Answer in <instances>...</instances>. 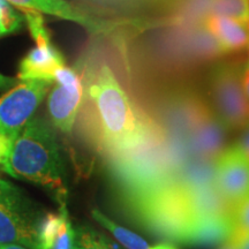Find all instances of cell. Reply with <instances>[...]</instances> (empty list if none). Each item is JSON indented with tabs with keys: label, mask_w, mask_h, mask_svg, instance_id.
Returning <instances> with one entry per match:
<instances>
[{
	"label": "cell",
	"mask_w": 249,
	"mask_h": 249,
	"mask_svg": "<svg viewBox=\"0 0 249 249\" xmlns=\"http://www.w3.org/2000/svg\"><path fill=\"white\" fill-rule=\"evenodd\" d=\"M74 236H75V232L73 231L70 220L66 217L61 224L60 231H59L57 240L54 242L53 249H71Z\"/></svg>",
	"instance_id": "cell-21"
},
{
	"label": "cell",
	"mask_w": 249,
	"mask_h": 249,
	"mask_svg": "<svg viewBox=\"0 0 249 249\" xmlns=\"http://www.w3.org/2000/svg\"><path fill=\"white\" fill-rule=\"evenodd\" d=\"M23 15L5 0H0V36L17 33L23 23Z\"/></svg>",
	"instance_id": "cell-17"
},
{
	"label": "cell",
	"mask_w": 249,
	"mask_h": 249,
	"mask_svg": "<svg viewBox=\"0 0 249 249\" xmlns=\"http://www.w3.org/2000/svg\"><path fill=\"white\" fill-rule=\"evenodd\" d=\"M241 83H242V88H244L246 96H247V98L249 99V65L245 68L244 71H242Z\"/></svg>",
	"instance_id": "cell-26"
},
{
	"label": "cell",
	"mask_w": 249,
	"mask_h": 249,
	"mask_svg": "<svg viewBox=\"0 0 249 249\" xmlns=\"http://www.w3.org/2000/svg\"><path fill=\"white\" fill-rule=\"evenodd\" d=\"M52 85V81L18 80L9 88L0 97V133L17 139Z\"/></svg>",
	"instance_id": "cell-6"
},
{
	"label": "cell",
	"mask_w": 249,
	"mask_h": 249,
	"mask_svg": "<svg viewBox=\"0 0 249 249\" xmlns=\"http://www.w3.org/2000/svg\"><path fill=\"white\" fill-rule=\"evenodd\" d=\"M18 11H35L37 13L70 21L85 28L90 36L108 35L117 27L133 23V21H112L91 15L86 9L67 0H5Z\"/></svg>",
	"instance_id": "cell-9"
},
{
	"label": "cell",
	"mask_w": 249,
	"mask_h": 249,
	"mask_svg": "<svg viewBox=\"0 0 249 249\" xmlns=\"http://www.w3.org/2000/svg\"><path fill=\"white\" fill-rule=\"evenodd\" d=\"M202 26L218 43L223 54L240 52L249 48V26L233 18L209 15Z\"/></svg>",
	"instance_id": "cell-12"
},
{
	"label": "cell",
	"mask_w": 249,
	"mask_h": 249,
	"mask_svg": "<svg viewBox=\"0 0 249 249\" xmlns=\"http://www.w3.org/2000/svg\"><path fill=\"white\" fill-rule=\"evenodd\" d=\"M0 249H26L18 244H0Z\"/></svg>",
	"instance_id": "cell-27"
},
{
	"label": "cell",
	"mask_w": 249,
	"mask_h": 249,
	"mask_svg": "<svg viewBox=\"0 0 249 249\" xmlns=\"http://www.w3.org/2000/svg\"><path fill=\"white\" fill-rule=\"evenodd\" d=\"M87 4L97 6L110 11H133L140 9L144 6L157 4L158 0H81Z\"/></svg>",
	"instance_id": "cell-20"
},
{
	"label": "cell",
	"mask_w": 249,
	"mask_h": 249,
	"mask_svg": "<svg viewBox=\"0 0 249 249\" xmlns=\"http://www.w3.org/2000/svg\"><path fill=\"white\" fill-rule=\"evenodd\" d=\"M219 249H236V247L231 240H227L224 244H222Z\"/></svg>",
	"instance_id": "cell-28"
},
{
	"label": "cell",
	"mask_w": 249,
	"mask_h": 249,
	"mask_svg": "<svg viewBox=\"0 0 249 249\" xmlns=\"http://www.w3.org/2000/svg\"><path fill=\"white\" fill-rule=\"evenodd\" d=\"M18 82V77L7 76V75H4V74L0 73V90L12 88V87L17 85Z\"/></svg>",
	"instance_id": "cell-25"
},
{
	"label": "cell",
	"mask_w": 249,
	"mask_h": 249,
	"mask_svg": "<svg viewBox=\"0 0 249 249\" xmlns=\"http://www.w3.org/2000/svg\"><path fill=\"white\" fill-rule=\"evenodd\" d=\"M130 197L141 220L152 231L170 240L185 242L195 217L188 194L174 179Z\"/></svg>",
	"instance_id": "cell-3"
},
{
	"label": "cell",
	"mask_w": 249,
	"mask_h": 249,
	"mask_svg": "<svg viewBox=\"0 0 249 249\" xmlns=\"http://www.w3.org/2000/svg\"><path fill=\"white\" fill-rule=\"evenodd\" d=\"M209 15L230 18L249 26V0H210Z\"/></svg>",
	"instance_id": "cell-15"
},
{
	"label": "cell",
	"mask_w": 249,
	"mask_h": 249,
	"mask_svg": "<svg viewBox=\"0 0 249 249\" xmlns=\"http://www.w3.org/2000/svg\"><path fill=\"white\" fill-rule=\"evenodd\" d=\"M227 130L211 107L200 101L187 138L189 158L214 161L226 148Z\"/></svg>",
	"instance_id": "cell-10"
},
{
	"label": "cell",
	"mask_w": 249,
	"mask_h": 249,
	"mask_svg": "<svg viewBox=\"0 0 249 249\" xmlns=\"http://www.w3.org/2000/svg\"><path fill=\"white\" fill-rule=\"evenodd\" d=\"M81 75V130L99 152L111 160L164 138L160 127L134 104L107 64L88 66Z\"/></svg>",
	"instance_id": "cell-1"
},
{
	"label": "cell",
	"mask_w": 249,
	"mask_h": 249,
	"mask_svg": "<svg viewBox=\"0 0 249 249\" xmlns=\"http://www.w3.org/2000/svg\"><path fill=\"white\" fill-rule=\"evenodd\" d=\"M244 70L235 62H224L211 71L209 97L216 116L229 130H241L249 124V99L242 88Z\"/></svg>",
	"instance_id": "cell-4"
},
{
	"label": "cell",
	"mask_w": 249,
	"mask_h": 249,
	"mask_svg": "<svg viewBox=\"0 0 249 249\" xmlns=\"http://www.w3.org/2000/svg\"><path fill=\"white\" fill-rule=\"evenodd\" d=\"M233 232L231 236L249 234V195L233 205L231 211Z\"/></svg>",
	"instance_id": "cell-18"
},
{
	"label": "cell",
	"mask_w": 249,
	"mask_h": 249,
	"mask_svg": "<svg viewBox=\"0 0 249 249\" xmlns=\"http://www.w3.org/2000/svg\"><path fill=\"white\" fill-rule=\"evenodd\" d=\"M22 15L36 46L21 60L18 80H45L53 82L57 71L66 66L64 57L51 43L43 15L34 11H23Z\"/></svg>",
	"instance_id": "cell-7"
},
{
	"label": "cell",
	"mask_w": 249,
	"mask_h": 249,
	"mask_svg": "<svg viewBox=\"0 0 249 249\" xmlns=\"http://www.w3.org/2000/svg\"><path fill=\"white\" fill-rule=\"evenodd\" d=\"M66 217L67 213L65 210H62L60 214L46 213L44 217H42L37 230L38 249H53L61 224Z\"/></svg>",
	"instance_id": "cell-16"
},
{
	"label": "cell",
	"mask_w": 249,
	"mask_h": 249,
	"mask_svg": "<svg viewBox=\"0 0 249 249\" xmlns=\"http://www.w3.org/2000/svg\"><path fill=\"white\" fill-rule=\"evenodd\" d=\"M42 217L18 187L0 179V244L38 249L37 230Z\"/></svg>",
	"instance_id": "cell-5"
},
{
	"label": "cell",
	"mask_w": 249,
	"mask_h": 249,
	"mask_svg": "<svg viewBox=\"0 0 249 249\" xmlns=\"http://www.w3.org/2000/svg\"><path fill=\"white\" fill-rule=\"evenodd\" d=\"M14 141L15 138L0 133V165H1V167H4L7 164Z\"/></svg>",
	"instance_id": "cell-22"
},
{
	"label": "cell",
	"mask_w": 249,
	"mask_h": 249,
	"mask_svg": "<svg viewBox=\"0 0 249 249\" xmlns=\"http://www.w3.org/2000/svg\"><path fill=\"white\" fill-rule=\"evenodd\" d=\"M91 214L102 226H104L105 229H107L113 234L114 238L120 244H123L124 247H126L127 249H149L148 242L144 239L129 231V230L112 222L110 218H107L99 210H92Z\"/></svg>",
	"instance_id": "cell-14"
},
{
	"label": "cell",
	"mask_w": 249,
	"mask_h": 249,
	"mask_svg": "<svg viewBox=\"0 0 249 249\" xmlns=\"http://www.w3.org/2000/svg\"><path fill=\"white\" fill-rule=\"evenodd\" d=\"M160 1H165V2H169L170 0H158V2H160ZM174 1H177V0H174Z\"/></svg>",
	"instance_id": "cell-30"
},
{
	"label": "cell",
	"mask_w": 249,
	"mask_h": 249,
	"mask_svg": "<svg viewBox=\"0 0 249 249\" xmlns=\"http://www.w3.org/2000/svg\"><path fill=\"white\" fill-rule=\"evenodd\" d=\"M232 232L233 224L231 214L197 218L192 224L183 244L198 246V247H210V246L224 244L231 238Z\"/></svg>",
	"instance_id": "cell-13"
},
{
	"label": "cell",
	"mask_w": 249,
	"mask_h": 249,
	"mask_svg": "<svg viewBox=\"0 0 249 249\" xmlns=\"http://www.w3.org/2000/svg\"><path fill=\"white\" fill-rule=\"evenodd\" d=\"M149 249H176V248L169 244H160V245L154 246V247H149Z\"/></svg>",
	"instance_id": "cell-29"
},
{
	"label": "cell",
	"mask_w": 249,
	"mask_h": 249,
	"mask_svg": "<svg viewBox=\"0 0 249 249\" xmlns=\"http://www.w3.org/2000/svg\"><path fill=\"white\" fill-rule=\"evenodd\" d=\"M236 144H238V147L241 149L242 152L247 156L249 160V124L245 128L241 129L240 138H239Z\"/></svg>",
	"instance_id": "cell-23"
},
{
	"label": "cell",
	"mask_w": 249,
	"mask_h": 249,
	"mask_svg": "<svg viewBox=\"0 0 249 249\" xmlns=\"http://www.w3.org/2000/svg\"><path fill=\"white\" fill-rule=\"evenodd\" d=\"M231 240L236 249H249V234L240 235V236H231L229 239Z\"/></svg>",
	"instance_id": "cell-24"
},
{
	"label": "cell",
	"mask_w": 249,
	"mask_h": 249,
	"mask_svg": "<svg viewBox=\"0 0 249 249\" xmlns=\"http://www.w3.org/2000/svg\"><path fill=\"white\" fill-rule=\"evenodd\" d=\"M2 170L14 178L64 192V164L54 132L44 119L33 117L12 147Z\"/></svg>",
	"instance_id": "cell-2"
},
{
	"label": "cell",
	"mask_w": 249,
	"mask_h": 249,
	"mask_svg": "<svg viewBox=\"0 0 249 249\" xmlns=\"http://www.w3.org/2000/svg\"><path fill=\"white\" fill-rule=\"evenodd\" d=\"M214 185L232 208L249 195V160L236 143L214 160Z\"/></svg>",
	"instance_id": "cell-11"
},
{
	"label": "cell",
	"mask_w": 249,
	"mask_h": 249,
	"mask_svg": "<svg viewBox=\"0 0 249 249\" xmlns=\"http://www.w3.org/2000/svg\"><path fill=\"white\" fill-rule=\"evenodd\" d=\"M83 98L82 75L71 67H62L55 74L49 91L48 111L55 128L71 134L79 116Z\"/></svg>",
	"instance_id": "cell-8"
},
{
	"label": "cell",
	"mask_w": 249,
	"mask_h": 249,
	"mask_svg": "<svg viewBox=\"0 0 249 249\" xmlns=\"http://www.w3.org/2000/svg\"><path fill=\"white\" fill-rule=\"evenodd\" d=\"M71 249H113V246L97 233L81 229L75 233Z\"/></svg>",
	"instance_id": "cell-19"
}]
</instances>
